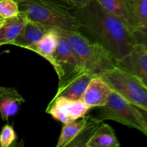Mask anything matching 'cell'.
<instances>
[{
	"label": "cell",
	"mask_w": 147,
	"mask_h": 147,
	"mask_svg": "<svg viewBox=\"0 0 147 147\" xmlns=\"http://www.w3.org/2000/svg\"><path fill=\"white\" fill-rule=\"evenodd\" d=\"M79 32L104 47L116 63L136 46L133 32L119 19L108 12L97 0L75 9Z\"/></svg>",
	"instance_id": "1"
},
{
	"label": "cell",
	"mask_w": 147,
	"mask_h": 147,
	"mask_svg": "<svg viewBox=\"0 0 147 147\" xmlns=\"http://www.w3.org/2000/svg\"><path fill=\"white\" fill-rule=\"evenodd\" d=\"M27 20L50 28L79 32L73 11L57 0H16Z\"/></svg>",
	"instance_id": "2"
},
{
	"label": "cell",
	"mask_w": 147,
	"mask_h": 147,
	"mask_svg": "<svg viewBox=\"0 0 147 147\" xmlns=\"http://www.w3.org/2000/svg\"><path fill=\"white\" fill-rule=\"evenodd\" d=\"M55 29L69 41L83 70L100 76L106 70L116 67V61L104 47L80 32Z\"/></svg>",
	"instance_id": "3"
},
{
	"label": "cell",
	"mask_w": 147,
	"mask_h": 147,
	"mask_svg": "<svg viewBox=\"0 0 147 147\" xmlns=\"http://www.w3.org/2000/svg\"><path fill=\"white\" fill-rule=\"evenodd\" d=\"M100 76L113 91L131 104L147 110V87L135 76L117 66Z\"/></svg>",
	"instance_id": "4"
},
{
	"label": "cell",
	"mask_w": 147,
	"mask_h": 147,
	"mask_svg": "<svg viewBox=\"0 0 147 147\" xmlns=\"http://www.w3.org/2000/svg\"><path fill=\"white\" fill-rule=\"evenodd\" d=\"M98 109V114L93 117L98 121H113L136 129L146 136V129L136 106L116 92L112 90L106 104Z\"/></svg>",
	"instance_id": "5"
},
{
	"label": "cell",
	"mask_w": 147,
	"mask_h": 147,
	"mask_svg": "<svg viewBox=\"0 0 147 147\" xmlns=\"http://www.w3.org/2000/svg\"><path fill=\"white\" fill-rule=\"evenodd\" d=\"M58 34V42L53 56L52 66L58 76L59 83H61L69 77L83 70L68 40L60 33Z\"/></svg>",
	"instance_id": "6"
},
{
	"label": "cell",
	"mask_w": 147,
	"mask_h": 147,
	"mask_svg": "<svg viewBox=\"0 0 147 147\" xmlns=\"http://www.w3.org/2000/svg\"><path fill=\"white\" fill-rule=\"evenodd\" d=\"M90 109L82 99L71 100L60 96L52 99L46 112L55 120L66 123L85 117Z\"/></svg>",
	"instance_id": "7"
},
{
	"label": "cell",
	"mask_w": 147,
	"mask_h": 147,
	"mask_svg": "<svg viewBox=\"0 0 147 147\" xmlns=\"http://www.w3.org/2000/svg\"><path fill=\"white\" fill-rule=\"evenodd\" d=\"M116 66L139 79L147 87V52L136 45L130 53L116 63Z\"/></svg>",
	"instance_id": "8"
},
{
	"label": "cell",
	"mask_w": 147,
	"mask_h": 147,
	"mask_svg": "<svg viewBox=\"0 0 147 147\" xmlns=\"http://www.w3.org/2000/svg\"><path fill=\"white\" fill-rule=\"evenodd\" d=\"M94 76L95 75L85 70L78 72L59 83L58 88L53 98L63 96L71 100L81 99L89 82Z\"/></svg>",
	"instance_id": "9"
},
{
	"label": "cell",
	"mask_w": 147,
	"mask_h": 147,
	"mask_svg": "<svg viewBox=\"0 0 147 147\" xmlns=\"http://www.w3.org/2000/svg\"><path fill=\"white\" fill-rule=\"evenodd\" d=\"M112 90L100 76H95L90 80L81 99L90 109L100 108L109 100Z\"/></svg>",
	"instance_id": "10"
},
{
	"label": "cell",
	"mask_w": 147,
	"mask_h": 147,
	"mask_svg": "<svg viewBox=\"0 0 147 147\" xmlns=\"http://www.w3.org/2000/svg\"><path fill=\"white\" fill-rule=\"evenodd\" d=\"M49 30L50 27L27 20L19 35L11 45L32 51Z\"/></svg>",
	"instance_id": "11"
},
{
	"label": "cell",
	"mask_w": 147,
	"mask_h": 147,
	"mask_svg": "<svg viewBox=\"0 0 147 147\" xmlns=\"http://www.w3.org/2000/svg\"><path fill=\"white\" fill-rule=\"evenodd\" d=\"M98 2L110 14L121 20L133 32L134 19L131 0H97Z\"/></svg>",
	"instance_id": "12"
},
{
	"label": "cell",
	"mask_w": 147,
	"mask_h": 147,
	"mask_svg": "<svg viewBox=\"0 0 147 147\" xmlns=\"http://www.w3.org/2000/svg\"><path fill=\"white\" fill-rule=\"evenodd\" d=\"M24 101L15 88L0 86V116L2 120L8 121L9 117L14 116Z\"/></svg>",
	"instance_id": "13"
},
{
	"label": "cell",
	"mask_w": 147,
	"mask_h": 147,
	"mask_svg": "<svg viewBox=\"0 0 147 147\" xmlns=\"http://www.w3.org/2000/svg\"><path fill=\"white\" fill-rule=\"evenodd\" d=\"M27 21V17L22 11L17 16L4 19L0 24V46L11 45Z\"/></svg>",
	"instance_id": "14"
},
{
	"label": "cell",
	"mask_w": 147,
	"mask_h": 147,
	"mask_svg": "<svg viewBox=\"0 0 147 147\" xmlns=\"http://www.w3.org/2000/svg\"><path fill=\"white\" fill-rule=\"evenodd\" d=\"M120 145L113 128L102 122L92 134L86 147H119Z\"/></svg>",
	"instance_id": "15"
},
{
	"label": "cell",
	"mask_w": 147,
	"mask_h": 147,
	"mask_svg": "<svg viewBox=\"0 0 147 147\" xmlns=\"http://www.w3.org/2000/svg\"><path fill=\"white\" fill-rule=\"evenodd\" d=\"M58 39L59 34L55 28H50L40 42L33 48L32 51L42 57L52 65L53 62V56L55 53L58 42Z\"/></svg>",
	"instance_id": "16"
},
{
	"label": "cell",
	"mask_w": 147,
	"mask_h": 147,
	"mask_svg": "<svg viewBox=\"0 0 147 147\" xmlns=\"http://www.w3.org/2000/svg\"><path fill=\"white\" fill-rule=\"evenodd\" d=\"M88 119L89 117L85 116L78 120L63 123L64 125L62 128L61 133L59 136L56 147H65L68 146L69 144L73 142L86 127L88 121Z\"/></svg>",
	"instance_id": "17"
},
{
	"label": "cell",
	"mask_w": 147,
	"mask_h": 147,
	"mask_svg": "<svg viewBox=\"0 0 147 147\" xmlns=\"http://www.w3.org/2000/svg\"><path fill=\"white\" fill-rule=\"evenodd\" d=\"M131 2L136 29L147 25V0H131Z\"/></svg>",
	"instance_id": "18"
},
{
	"label": "cell",
	"mask_w": 147,
	"mask_h": 147,
	"mask_svg": "<svg viewBox=\"0 0 147 147\" xmlns=\"http://www.w3.org/2000/svg\"><path fill=\"white\" fill-rule=\"evenodd\" d=\"M102 122L98 121L97 120L93 117H89L87 125L86 127L83 129V130L79 134L78 136L73 141L70 142L67 146H85L86 147V144L88 141L91 136L92 134L95 131L98 126Z\"/></svg>",
	"instance_id": "19"
},
{
	"label": "cell",
	"mask_w": 147,
	"mask_h": 147,
	"mask_svg": "<svg viewBox=\"0 0 147 147\" xmlns=\"http://www.w3.org/2000/svg\"><path fill=\"white\" fill-rule=\"evenodd\" d=\"M20 11L16 0H0V15L3 19L17 16Z\"/></svg>",
	"instance_id": "20"
},
{
	"label": "cell",
	"mask_w": 147,
	"mask_h": 147,
	"mask_svg": "<svg viewBox=\"0 0 147 147\" xmlns=\"http://www.w3.org/2000/svg\"><path fill=\"white\" fill-rule=\"evenodd\" d=\"M17 139V135L12 126L6 124L1 129L0 133V146L1 147H9L11 146Z\"/></svg>",
	"instance_id": "21"
},
{
	"label": "cell",
	"mask_w": 147,
	"mask_h": 147,
	"mask_svg": "<svg viewBox=\"0 0 147 147\" xmlns=\"http://www.w3.org/2000/svg\"><path fill=\"white\" fill-rule=\"evenodd\" d=\"M136 45L142 46L147 52V25L136 29L133 32Z\"/></svg>",
	"instance_id": "22"
},
{
	"label": "cell",
	"mask_w": 147,
	"mask_h": 147,
	"mask_svg": "<svg viewBox=\"0 0 147 147\" xmlns=\"http://www.w3.org/2000/svg\"><path fill=\"white\" fill-rule=\"evenodd\" d=\"M73 9H79L88 4L92 0H63Z\"/></svg>",
	"instance_id": "23"
},
{
	"label": "cell",
	"mask_w": 147,
	"mask_h": 147,
	"mask_svg": "<svg viewBox=\"0 0 147 147\" xmlns=\"http://www.w3.org/2000/svg\"><path fill=\"white\" fill-rule=\"evenodd\" d=\"M136 110H137V111L139 112V115H140L141 119H142V121H143L144 126L145 129H146V136H147V110H145V109H141V108L137 107V106H136Z\"/></svg>",
	"instance_id": "24"
},
{
	"label": "cell",
	"mask_w": 147,
	"mask_h": 147,
	"mask_svg": "<svg viewBox=\"0 0 147 147\" xmlns=\"http://www.w3.org/2000/svg\"><path fill=\"white\" fill-rule=\"evenodd\" d=\"M3 20H4V19H3V18H2V17H1V16L0 15V22H1V21H2Z\"/></svg>",
	"instance_id": "25"
},
{
	"label": "cell",
	"mask_w": 147,
	"mask_h": 147,
	"mask_svg": "<svg viewBox=\"0 0 147 147\" xmlns=\"http://www.w3.org/2000/svg\"><path fill=\"white\" fill-rule=\"evenodd\" d=\"M2 21H3V20H2ZM2 21H1V22H2ZM1 22H0V24H1Z\"/></svg>",
	"instance_id": "26"
},
{
	"label": "cell",
	"mask_w": 147,
	"mask_h": 147,
	"mask_svg": "<svg viewBox=\"0 0 147 147\" xmlns=\"http://www.w3.org/2000/svg\"><path fill=\"white\" fill-rule=\"evenodd\" d=\"M0 47H1V46H0Z\"/></svg>",
	"instance_id": "27"
}]
</instances>
